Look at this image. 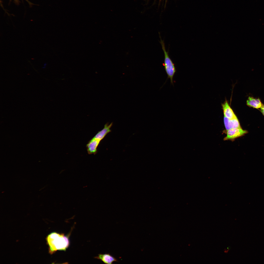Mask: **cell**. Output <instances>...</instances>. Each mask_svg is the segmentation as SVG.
<instances>
[{"label":"cell","mask_w":264,"mask_h":264,"mask_svg":"<svg viewBox=\"0 0 264 264\" xmlns=\"http://www.w3.org/2000/svg\"><path fill=\"white\" fill-rule=\"evenodd\" d=\"M224 131L226 136L224 138V141H234L237 138L242 136L248 133L247 131L241 128H231Z\"/></svg>","instance_id":"3"},{"label":"cell","mask_w":264,"mask_h":264,"mask_svg":"<svg viewBox=\"0 0 264 264\" xmlns=\"http://www.w3.org/2000/svg\"><path fill=\"white\" fill-rule=\"evenodd\" d=\"M247 105L249 107L259 109L261 107L263 104L260 100L249 96L246 101Z\"/></svg>","instance_id":"9"},{"label":"cell","mask_w":264,"mask_h":264,"mask_svg":"<svg viewBox=\"0 0 264 264\" xmlns=\"http://www.w3.org/2000/svg\"><path fill=\"white\" fill-rule=\"evenodd\" d=\"M159 34L160 39L159 42L161 44L164 54V59L163 65L167 75V77L166 80L168 79L169 78L170 80L171 84L173 85V79L176 72V70L175 64L169 56L168 51H167L166 50L164 41L162 39L159 32Z\"/></svg>","instance_id":"2"},{"label":"cell","mask_w":264,"mask_h":264,"mask_svg":"<svg viewBox=\"0 0 264 264\" xmlns=\"http://www.w3.org/2000/svg\"><path fill=\"white\" fill-rule=\"evenodd\" d=\"M100 141L93 137L86 145L88 153V154H96L97 153V148Z\"/></svg>","instance_id":"5"},{"label":"cell","mask_w":264,"mask_h":264,"mask_svg":"<svg viewBox=\"0 0 264 264\" xmlns=\"http://www.w3.org/2000/svg\"><path fill=\"white\" fill-rule=\"evenodd\" d=\"M95 258L101 260L105 264H112L113 262H118L116 258L109 253L100 254Z\"/></svg>","instance_id":"8"},{"label":"cell","mask_w":264,"mask_h":264,"mask_svg":"<svg viewBox=\"0 0 264 264\" xmlns=\"http://www.w3.org/2000/svg\"><path fill=\"white\" fill-rule=\"evenodd\" d=\"M221 106L224 117L230 120L237 117L227 100H226L224 102L222 103Z\"/></svg>","instance_id":"4"},{"label":"cell","mask_w":264,"mask_h":264,"mask_svg":"<svg viewBox=\"0 0 264 264\" xmlns=\"http://www.w3.org/2000/svg\"><path fill=\"white\" fill-rule=\"evenodd\" d=\"M112 124V123L110 124L108 123L105 124L103 128L98 132L93 137L101 141L108 133L111 132L110 129Z\"/></svg>","instance_id":"7"},{"label":"cell","mask_w":264,"mask_h":264,"mask_svg":"<svg viewBox=\"0 0 264 264\" xmlns=\"http://www.w3.org/2000/svg\"><path fill=\"white\" fill-rule=\"evenodd\" d=\"M260 109V111L264 116V105L263 104L261 107Z\"/></svg>","instance_id":"10"},{"label":"cell","mask_w":264,"mask_h":264,"mask_svg":"<svg viewBox=\"0 0 264 264\" xmlns=\"http://www.w3.org/2000/svg\"><path fill=\"white\" fill-rule=\"evenodd\" d=\"M223 120L225 130H227L231 128H241L237 117L230 120L224 117Z\"/></svg>","instance_id":"6"},{"label":"cell","mask_w":264,"mask_h":264,"mask_svg":"<svg viewBox=\"0 0 264 264\" xmlns=\"http://www.w3.org/2000/svg\"><path fill=\"white\" fill-rule=\"evenodd\" d=\"M68 236L55 232H52L46 238L49 253L52 254L58 250L65 251L69 245Z\"/></svg>","instance_id":"1"},{"label":"cell","mask_w":264,"mask_h":264,"mask_svg":"<svg viewBox=\"0 0 264 264\" xmlns=\"http://www.w3.org/2000/svg\"><path fill=\"white\" fill-rule=\"evenodd\" d=\"M229 250L227 248L225 249L224 250V251L225 253H228Z\"/></svg>","instance_id":"11"},{"label":"cell","mask_w":264,"mask_h":264,"mask_svg":"<svg viewBox=\"0 0 264 264\" xmlns=\"http://www.w3.org/2000/svg\"><path fill=\"white\" fill-rule=\"evenodd\" d=\"M231 247H230V246H229L227 248V249H228V250H230V249H231Z\"/></svg>","instance_id":"12"},{"label":"cell","mask_w":264,"mask_h":264,"mask_svg":"<svg viewBox=\"0 0 264 264\" xmlns=\"http://www.w3.org/2000/svg\"><path fill=\"white\" fill-rule=\"evenodd\" d=\"M25 0L26 1H27V2L28 3H29V4H30V3H31L30 2H29V1H28V0Z\"/></svg>","instance_id":"13"}]
</instances>
